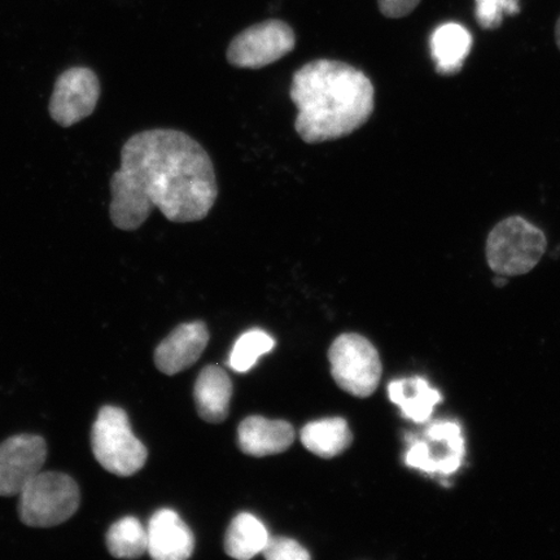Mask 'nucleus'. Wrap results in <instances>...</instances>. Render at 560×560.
<instances>
[{
    "instance_id": "obj_1",
    "label": "nucleus",
    "mask_w": 560,
    "mask_h": 560,
    "mask_svg": "<svg viewBox=\"0 0 560 560\" xmlns=\"http://www.w3.org/2000/svg\"><path fill=\"white\" fill-rule=\"evenodd\" d=\"M110 194L112 223L135 231L155 208L175 223L205 220L219 198V185L205 147L184 131L153 129L124 144Z\"/></svg>"
},
{
    "instance_id": "obj_2",
    "label": "nucleus",
    "mask_w": 560,
    "mask_h": 560,
    "mask_svg": "<svg viewBox=\"0 0 560 560\" xmlns=\"http://www.w3.org/2000/svg\"><path fill=\"white\" fill-rule=\"evenodd\" d=\"M295 130L307 144L334 142L362 128L375 109L373 82L345 61L318 59L292 77Z\"/></svg>"
},
{
    "instance_id": "obj_3",
    "label": "nucleus",
    "mask_w": 560,
    "mask_h": 560,
    "mask_svg": "<svg viewBox=\"0 0 560 560\" xmlns=\"http://www.w3.org/2000/svg\"><path fill=\"white\" fill-rule=\"evenodd\" d=\"M548 248L544 231L523 217L514 215L495 225L487 240V261L495 275H527L540 262Z\"/></svg>"
},
{
    "instance_id": "obj_4",
    "label": "nucleus",
    "mask_w": 560,
    "mask_h": 560,
    "mask_svg": "<svg viewBox=\"0 0 560 560\" xmlns=\"http://www.w3.org/2000/svg\"><path fill=\"white\" fill-rule=\"evenodd\" d=\"M94 457L104 470L129 478L142 470L149 452L131 431L128 415L116 406H103L91 432Z\"/></svg>"
},
{
    "instance_id": "obj_5",
    "label": "nucleus",
    "mask_w": 560,
    "mask_h": 560,
    "mask_svg": "<svg viewBox=\"0 0 560 560\" xmlns=\"http://www.w3.org/2000/svg\"><path fill=\"white\" fill-rule=\"evenodd\" d=\"M20 521L34 528L66 523L80 508V487L62 472H39L19 494Z\"/></svg>"
},
{
    "instance_id": "obj_6",
    "label": "nucleus",
    "mask_w": 560,
    "mask_h": 560,
    "mask_svg": "<svg viewBox=\"0 0 560 560\" xmlns=\"http://www.w3.org/2000/svg\"><path fill=\"white\" fill-rule=\"evenodd\" d=\"M328 360L331 373L342 390L354 397L374 394L382 377L380 353L371 342L357 334H345L332 342Z\"/></svg>"
},
{
    "instance_id": "obj_7",
    "label": "nucleus",
    "mask_w": 560,
    "mask_h": 560,
    "mask_svg": "<svg viewBox=\"0 0 560 560\" xmlns=\"http://www.w3.org/2000/svg\"><path fill=\"white\" fill-rule=\"evenodd\" d=\"M296 46L292 27L280 20H268L237 34L228 48L231 66L261 69L284 58Z\"/></svg>"
},
{
    "instance_id": "obj_8",
    "label": "nucleus",
    "mask_w": 560,
    "mask_h": 560,
    "mask_svg": "<svg viewBox=\"0 0 560 560\" xmlns=\"http://www.w3.org/2000/svg\"><path fill=\"white\" fill-rule=\"evenodd\" d=\"M101 97V82L93 70L75 67L55 82L50 115L62 128H69L93 115Z\"/></svg>"
},
{
    "instance_id": "obj_9",
    "label": "nucleus",
    "mask_w": 560,
    "mask_h": 560,
    "mask_svg": "<svg viewBox=\"0 0 560 560\" xmlns=\"http://www.w3.org/2000/svg\"><path fill=\"white\" fill-rule=\"evenodd\" d=\"M47 444L37 435H16L0 444V497H13L42 472Z\"/></svg>"
},
{
    "instance_id": "obj_10",
    "label": "nucleus",
    "mask_w": 560,
    "mask_h": 560,
    "mask_svg": "<svg viewBox=\"0 0 560 560\" xmlns=\"http://www.w3.org/2000/svg\"><path fill=\"white\" fill-rule=\"evenodd\" d=\"M208 341L209 332L202 322L178 326L156 349L158 369L166 375L179 374L200 359Z\"/></svg>"
},
{
    "instance_id": "obj_11",
    "label": "nucleus",
    "mask_w": 560,
    "mask_h": 560,
    "mask_svg": "<svg viewBox=\"0 0 560 560\" xmlns=\"http://www.w3.org/2000/svg\"><path fill=\"white\" fill-rule=\"evenodd\" d=\"M149 555L156 560H185L192 556L195 537L187 524L171 509L159 510L147 527Z\"/></svg>"
},
{
    "instance_id": "obj_12",
    "label": "nucleus",
    "mask_w": 560,
    "mask_h": 560,
    "mask_svg": "<svg viewBox=\"0 0 560 560\" xmlns=\"http://www.w3.org/2000/svg\"><path fill=\"white\" fill-rule=\"evenodd\" d=\"M295 441V430L284 420L262 417L245 418L237 429V443L243 453L254 457L283 453Z\"/></svg>"
},
{
    "instance_id": "obj_13",
    "label": "nucleus",
    "mask_w": 560,
    "mask_h": 560,
    "mask_svg": "<svg viewBox=\"0 0 560 560\" xmlns=\"http://www.w3.org/2000/svg\"><path fill=\"white\" fill-rule=\"evenodd\" d=\"M464 457L465 440L458 424L452 423L444 443L436 451H432L424 441H412L409 452L406 453V464L420 471L450 475L458 470Z\"/></svg>"
},
{
    "instance_id": "obj_14",
    "label": "nucleus",
    "mask_w": 560,
    "mask_h": 560,
    "mask_svg": "<svg viewBox=\"0 0 560 560\" xmlns=\"http://www.w3.org/2000/svg\"><path fill=\"white\" fill-rule=\"evenodd\" d=\"M199 416L209 423H221L229 416L233 384L225 370L210 365L201 370L195 384Z\"/></svg>"
},
{
    "instance_id": "obj_15",
    "label": "nucleus",
    "mask_w": 560,
    "mask_h": 560,
    "mask_svg": "<svg viewBox=\"0 0 560 560\" xmlns=\"http://www.w3.org/2000/svg\"><path fill=\"white\" fill-rule=\"evenodd\" d=\"M430 46L438 73L455 74L464 67L471 51L472 35L459 24H444L433 32Z\"/></svg>"
},
{
    "instance_id": "obj_16",
    "label": "nucleus",
    "mask_w": 560,
    "mask_h": 560,
    "mask_svg": "<svg viewBox=\"0 0 560 560\" xmlns=\"http://www.w3.org/2000/svg\"><path fill=\"white\" fill-rule=\"evenodd\" d=\"M390 401L400 406L405 418L416 423H425L435 406L443 400L423 377H411L392 382L388 387Z\"/></svg>"
},
{
    "instance_id": "obj_17",
    "label": "nucleus",
    "mask_w": 560,
    "mask_h": 560,
    "mask_svg": "<svg viewBox=\"0 0 560 560\" xmlns=\"http://www.w3.org/2000/svg\"><path fill=\"white\" fill-rule=\"evenodd\" d=\"M353 435L346 419L328 418L306 424L301 431V443L320 458L330 459L346 452Z\"/></svg>"
},
{
    "instance_id": "obj_18",
    "label": "nucleus",
    "mask_w": 560,
    "mask_h": 560,
    "mask_svg": "<svg viewBox=\"0 0 560 560\" xmlns=\"http://www.w3.org/2000/svg\"><path fill=\"white\" fill-rule=\"evenodd\" d=\"M268 529L256 516L243 513L231 522L225 538L226 555L248 560L260 555L269 541Z\"/></svg>"
},
{
    "instance_id": "obj_19",
    "label": "nucleus",
    "mask_w": 560,
    "mask_h": 560,
    "mask_svg": "<svg viewBox=\"0 0 560 560\" xmlns=\"http://www.w3.org/2000/svg\"><path fill=\"white\" fill-rule=\"evenodd\" d=\"M105 544L115 558L135 559L144 556L149 550V536L137 517L125 516L110 525Z\"/></svg>"
},
{
    "instance_id": "obj_20",
    "label": "nucleus",
    "mask_w": 560,
    "mask_h": 560,
    "mask_svg": "<svg viewBox=\"0 0 560 560\" xmlns=\"http://www.w3.org/2000/svg\"><path fill=\"white\" fill-rule=\"evenodd\" d=\"M276 341L262 330H250L241 336L231 352L229 365L236 373H247L261 355L271 352Z\"/></svg>"
},
{
    "instance_id": "obj_21",
    "label": "nucleus",
    "mask_w": 560,
    "mask_h": 560,
    "mask_svg": "<svg viewBox=\"0 0 560 560\" xmlns=\"http://www.w3.org/2000/svg\"><path fill=\"white\" fill-rule=\"evenodd\" d=\"M521 13L520 0H475V18L481 30L494 31L505 16Z\"/></svg>"
},
{
    "instance_id": "obj_22",
    "label": "nucleus",
    "mask_w": 560,
    "mask_h": 560,
    "mask_svg": "<svg viewBox=\"0 0 560 560\" xmlns=\"http://www.w3.org/2000/svg\"><path fill=\"white\" fill-rule=\"evenodd\" d=\"M262 555L270 560H307L311 559L303 546L287 537H270Z\"/></svg>"
},
{
    "instance_id": "obj_23",
    "label": "nucleus",
    "mask_w": 560,
    "mask_h": 560,
    "mask_svg": "<svg viewBox=\"0 0 560 560\" xmlns=\"http://www.w3.org/2000/svg\"><path fill=\"white\" fill-rule=\"evenodd\" d=\"M420 2L422 0H377L381 12L388 19L409 16Z\"/></svg>"
},
{
    "instance_id": "obj_24",
    "label": "nucleus",
    "mask_w": 560,
    "mask_h": 560,
    "mask_svg": "<svg viewBox=\"0 0 560 560\" xmlns=\"http://www.w3.org/2000/svg\"><path fill=\"white\" fill-rule=\"evenodd\" d=\"M493 283L495 287H503L508 284V277L499 276L494 277Z\"/></svg>"
},
{
    "instance_id": "obj_25",
    "label": "nucleus",
    "mask_w": 560,
    "mask_h": 560,
    "mask_svg": "<svg viewBox=\"0 0 560 560\" xmlns=\"http://www.w3.org/2000/svg\"><path fill=\"white\" fill-rule=\"evenodd\" d=\"M556 40H557V46L560 50V18L558 19V23L556 26Z\"/></svg>"
}]
</instances>
